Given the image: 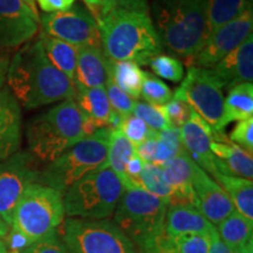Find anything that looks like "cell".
<instances>
[{
  "label": "cell",
  "mask_w": 253,
  "mask_h": 253,
  "mask_svg": "<svg viewBox=\"0 0 253 253\" xmlns=\"http://www.w3.org/2000/svg\"><path fill=\"white\" fill-rule=\"evenodd\" d=\"M101 46L114 61L145 66L163 53V46L150 13L116 7L99 23Z\"/></svg>",
  "instance_id": "obj_2"
},
{
  "label": "cell",
  "mask_w": 253,
  "mask_h": 253,
  "mask_svg": "<svg viewBox=\"0 0 253 253\" xmlns=\"http://www.w3.org/2000/svg\"><path fill=\"white\" fill-rule=\"evenodd\" d=\"M0 253H8L7 249H6V246H5L4 240L2 239H0Z\"/></svg>",
  "instance_id": "obj_52"
},
{
  "label": "cell",
  "mask_w": 253,
  "mask_h": 253,
  "mask_svg": "<svg viewBox=\"0 0 253 253\" xmlns=\"http://www.w3.org/2000/svg\"><path fill=\"white\" fill-rule=\"evenodd\" d=\"M84 114L74 99L65 100L39 114L27 125L28 153L41 162H52L82 138Z\"/></svg>",
  "instance_id": "obj_4"
},
{
  "label": "cell",
  "mask_w": 253,
  "mask_h": 253,
  "mask_svg": "<svg viewBox=\"0 0 253 253\" xmlns=\"http://www.w3.org/2000/svg\"><path fill=\"white\" fill-rule=\"evenodd\" d=\"M233 253H253V243H250L249 245H246L245 248H243L239 251H236Z\"/></svg>",
  "instance_id": "obj_51"
},
{
  "label": "cell",
  "mask_w": 253,
  "mask_h": 253,
  "mask_svg": "<svg viewBox=\"0 0 253 253\" xmlns=\"http://www.w3.org/2000/svg\"><path fill=\"white\" fill-rule=\"evenodd\" d=\"M141 97L144 102L155 104V106H163L173 99L171 88L167 84L155 77L151 73H144V80L141 89Z\"/></svg>",
  "instance_id": "obj_35"
},
{
  "label": "cell",
  "mask_w": 253,
  "mask_h": 253,
  "mask_svg": "<svg viewBox=\"0 0 253 253\" xmlns=\"http://www.w3.org/2000/svg\"><path fill=\"white\" fill-rule=\"evenodd\" d=\"M120 130L130 141V143L134 147H137L138 144H141L142 142H144L147 138H149L151 135L156 132L145 125L141 119L132 115V114L122 120Z\"/></svg>",
  "instance_id": "obj_38"
},
{
  "label": "cell",
  "mask_w": 253,
  "mask_h": 253,
  "mask_svg": "<svg viewBox=\"0 0 253 253\" xmlns=\"http://www.w3.org/2000/svg\"><path fill=\"white\" fill-rule=\"evenodd\" d=\"M9 227H11V226H9L5 220L2 219L1 217H0V239H4L5 238L6 235H7V233H8Z\"/></svg>",
  "instance_id": "obj_50"
},
{
  "label": "cell",
  "mask_w": 253,
  "mask_h": 253,
  "mask_svg": "<svg viewBox=\"0 0 253 253\" xmlns=\"http://www.w3.org/2000/svg\"><path fill=\"white\" fill-rule=\"evenodd\" d=\"M135 154V147L123 135V132L120 129L110 130L108 143V167L121 179L126 189L128 186L126 177V166Z\"/></svg>",
  "instance_id": "obj_31"
},
{
  "label": "cell",
  "mask_w": 253,
  "mask_h": 253,
  "mask_svg": "<svg viewBox=\"0 0 253 253\" xmlns=\"http://www.w3.org/2000/svg\"><path fill=\"white\" fill-rule=\"evenodd\" d=\"M39 39L42 43L45 54L54 67L66 77L74 81L77 69L78 47L65 42V41L49 37L41 32Z\"/></svg>",
  "instance_id": "obj_27"
},
{
  "label": "cell",
  "mask_w": 253,
  "mask_h": 253,
  "mask_svg": "<svg viewBox=\"0 0 253 253\" xmlns=\"http://www.w3.org/2000/svg\"><path fill=\"white\" fill-rule=\"evenodd\" d=\"M37 2L46 13L66 11L74 5V0H37Z\"/></svg>",
  "instance_id": "obj_44"
},
{
  "label": "cell",
  "mask_w": 253,
  "mask_h": 253,
  "mask_svg": "<svg viewBox=\"0 0 253 253\" xmlns=\"http://www.w3.org/2000/svg\"><path fill=\"white\" fill-rule=\"evenodd\" d=\"M166 199L143 189H126L114 212V223L142 253H147L164 233Z\"/></svg>",
  "instance_id": "obj_5"
},
{
  "label": "cell",
  "mask_w": 253,
  "mask_h": 253,
  "mask_svg": "<svg viewBox=\"0 0 253 253\" xmlns=\"http://www.w3.org/2000/svg\"><path fill=\"white\" fill-rule=\"evenodd\" d=\"M21 107L11 91L0 89V162L17 154L21 145Z\"/></svg>",
  "instance_id": "obj_18"
},
{
  "label": "cell",
  "mask_w": 253,
  "mask_h": 253,
  "mask_svg": "<svg viewBox=\"0 0 253 253\" xmlns=\"http://www.w3.org/2000/svg\"><path fill=\"white\" fill-rule=\"evenodd\" d=\"M125 190L121 179L109 167L96 170L65 192V214L68 218L107 219L115 212Z\"/></svg>",
  "instance_id": "obj_7"
},
{
  "label": "cell",
  "mask_w": 253,
  "mask_h": 253,
  "mask_svg": "<svg viewBox=\"0 0 253 253\" xmlns=\"http://www.w3.org/2000/svg\"><path fill=\"white\" fill-rule=\"evenodd\" d=\"M179 132L183 148L191 160L209 175L212 177L216 175V157L211 151V142H227V140L218 135L194 110L190 113L188 121L179 128Z\"/></svg>",
  "instance_id": "obj_15"
},
{
  "label": "cell",
  "mask_w": 253,
  "mask_h": 253,
  "mask_svg": "<svg viewBox=\"0 0 253 253\" xmlns=\"http://www.w3.org/2000/svg\"><path fill=\"white\" fill-rule=\"evenodd\" d=\"M63 218V196L49 186L33 183L19 199L11 227L34 243L56 235Z\"/></svg>",
  "instance_id": "obj_8"
},
{
  "label": "cell",
  "mask_w": 253,
  "mask_h": 253,
  "mask_svg": "<svg viewBox=\"0 0 253 253\" xmlns=\"http://www.w3.org/2000/svg\"><path fill=\"white\" fill-rule=\"evenodd\" d=\"M42 33L78 47L101 46L96 19L86 6L75 4L66 11L46 13L40 18Z\"/></svg>",
  "instance_id": "obj_11"
},
{
  "label": "cell",
  "mask_w": 253,
  "mask_h": 253,
  "mask_svg": "<svg viewBox=\"0 0 253 253\" xmlns=\"http://www.w3.org/2000/svg\"><path fill=\"white\" fill-rule=\"evenodd\" d=\"M216 230L221 242L232 252L253 243V220L245 218L237 210L218 224Z\"/></svg>",
  "instance_id": "obj_26"
},
{
  "label": "cell",
  "mask_w": 253,
  "mask_h": 253,
  "mask_svg": "<svg viewBox=\"0 0 253 253\" xmlns=\"http://www.w3.org/2000/svg\"><path fill=\"white\" fill-rule=\"evenodd\" d=\"M74 1H75V0H74Z\"/></svg>",
  "instance_id": "obj_54"
},
{
  "label": "cell",
  "mask_w": 253,
  "mask_h": 253,
  "mask_svg": "<svg viewBox=\"0 0 253 253\" xmlns=\"http://www.w3.org/2000/svg\"><path fill=\"white\" fill-rule=\"evenodd\" d=\"M118 0H100V19L99 23L102 18L108 15L110 12L116 8Z\"/></svg>",
  "instance_id": "obj_48"
},
{
  "label": "cell",
  "mask_w": 253,
  "mask_h": 253,
  "mask_svg": "<svg viewBox=\"0 0 253 253\" xmlns=\"http://www.w3.org/2000/svg\"><path fill=\"white\" fill-rule=\"evenodd\" d=\"M175 99L188 104L218 134L225 97L223 86L210 69L188 67L181 86L176 89Z\"/></svg>",
  "instance_id": "obj_10"
},
{
  "label": "cell",
  "mask_w": 253,
  "mask_h": 253,
  "mask_svg": "<svg viewBox=\"0 0 253 253\" xmlns=\"http://www.w3.org/2000/svg\"><path fill=\"white\" fill-rule=\"evenodd\" d=\"M163 109L166 112V115L168 120H169L170 125L175 128H181L184 123L188 121L190 113H191V108L188 104L183 102L181 100H177L173 97L169 102L163 104Z\"/></svg>",
  "instance_id": "obj_40"
},
{
  "label": "cell",
  "mask_w": 253,
  "mask_h": 253,
  "mask_svg": "<svg viewBox=\"0 0 253 253\" xmlns=\"http://www.w3.org/2000/svg\"><path fill=\"white\" fill-rule=\"evenodd\" d=\"M210 236H169L164 232L147 253H209Z\"/></svg>",
  "instance_id": "obj_29"
},
{
  "label": "cell",
  "mask_w": 253,
  "mask_h": 253,
  "mask_svg": "<svg viewBox=\"0 0 253 253\" xmlns=\"http://www.w3.org/2000/svg\"><path fill=\"white\" fill-rule=\"evenodd\" d=\"M104 89H106L107 96H108L110 107H112L113 112H115L118 115L121 116L122 119L131 115L132 110H134L136 100L131 99L128 94L125 93V91L112 80L109 74L108 78H107Z\"/></svg>",
  "instance_id": "obj_37"
},
{
  "label": "cell",
  "mask_w": 253,
  "mask_h": 253,
  "mask_svg": "<svg viewBox=\"0 0 253 253\" xmlns=\"http://www.w3.org/2000/svg\"><path fill=\"white\" fill-rule=\"evenodd\" d=\"M196 163L186 151L177 155L162 168L164 178L171 190L169 205H192L196 208L191 181Z\"/></svg>",
  "instance_id": "obj_19"
},
{
  "label": "cell",
  "mask_w": 253,
  "mask_h": 253,
  "mask_svg": "<svg viewBox=\"0 0 253 253\" xmlns=\"http://www.w3.org/2000/svg\"><path fill=\"white\" fill-rule=\"evenodd\" d=\"M253 8L250 7L239 17L224 24L208 38L202 48L191 58L185 60L188 67L210 69L229 53L244 42L252 34Z\"/></svg>",
  "instance_id": "obj_13"
},
{
  "label": "cell",
  "mask_w": 253,
  "mask_h": 253,
  "mask_svg": "<svg viewBox=\"0 0 253 253\" xmlns=\"http://www.w3.org/2000/svg\"><path fill=\"white\" fill-rule=\"evenodd\" d=\"M6 84L20 107L27 109L75 99L77 95L74 81L50 63L40 39L28 41L15 53Z\"/></svg>",
  "instance_id": "obj_1"
},
{
  "label": "cell",
  "mask_w": 253,
  "mask_h": 253,
  "mask_svg": "<svg viewBox=\"0 0 253 253\" xmlns=\"http://www.w3.org/2000/svg\"><path fill=\"white\" fill-rule=\"evenodd\" d=\"M8 65H9L8 55L0 50V89L4 88V84L6 82V75H7Z\"/></svg>",
  "instance_id": "obj_47"
},
{
  "label": "cell",
  "mask_w": 253,
  "mask_h": 253,
  "mask_svg": "<svg viewBox=\"0 0 253 253\" xmlns=\"http://www.w3.org/2000/svg\"><path fill=\"white\" fill-rule=\"evenodd\" d=\"M40 171L36 158L28 151H20L0 162V217L11 226L14 209L24 191L39 182Z\"/></svg>",
  "instance_id": "obj_12"
},
{
  "label": "cell",
  "mask_w": 253,
  "mask_h": 253,
  "mask_svg": "<svg viewBox=\"0 0 253 253\" xmlns=\"http://www.w3.org/2000/svg\"><path fill=\"white\" fill-rule=\"evenodd\" d=\"M148 66L155 75L173 84L181 82L185 75L184 66L181 60L169 54L161 53L151 59Z\"/></svg>",
  "instance_id": "obj_34"
},
{
  "label": "cell",
  "mask_w": 253,
  "mask_h": 253,
  "mask_svg": "<svg viewBox=\"0 0 253 253\" xmlns=\"http://www.w3.org/2000/svg\"><path fill=\"white\" fill-rule=\"evenodd\" d=\"M151 20L173 55L188 60L208 39V0H151Z\"/></svg>",
  "instance_id": "obj_3"
},
{
  "label": "cell",
  "mask_w": 253,
  "mask_h": 253,
  "mask_svg": "<svg viewBox=\"0 0 253 253\" xmlns=\"http://www.w3.org/2000/svg\"><path fill=\"white\" fill-rule=\"evenodd\" d=\"M86 4V7L89 9V12L93 14V17L96 19L97 24H99L100 19V0H84Z\"/></svg>",
  "instance_id": "obj_49"
},
{
  "label": "cell",
  "mask_w": 253,
  "mask_h": 253,
  "mask_svg": "<svg viewBox=\"0 0 253 253\" xmlns=\"http://www.w3.org/2000/svg\"><path fill=\"white\" fill-rule=\"evenodd\" d=\"M209 253H233L227 246L221 242V239L218 236L217 230H214L210 236V249Z\"/></svg>",
  "instance_id": "obj_46"
},
{
  "label": "cell",
  "mask_w": 253,
  "mask_h": 253,
  "mask_svg": "<svg viewBox=\"0 0 253 253\" xmlns=\"http://www.w3.org/2000/svg\"><path fill=\"white\" fill-rule=\"evenodd\" d=\"M216 226L192 205H168L164 232L169 236H210Z\"/></svg>",
  "instance_id": "obj_20"
},
{
  "label": "cell",
  "mask_w": 253,
  "mask_h": 253,
  "mask_svg": "<svg viewBox=\"0 0 253 253\" xmlns=\"http://www.w3.org/2000/svg\"><path fill=\"white\" fill-rule=\"evenodd\" d=\"M23 253H71L56 235L32 243Z\"/></svg>",
  "instance_id": "obj_41"
},
{
  "label": "cell",
  "mask_w": 253,
  "mask_h": 253,
  "mask_svg": "<svg viewBox=\"0 0 253 253\" xmlns=\"http://www.w3.org/2000/svg\"><path fill=\"white\" fill-rule=\"evenodd\" d=\"M108 78L107 56L102 46L78 48L74 84L84 88H103Z\"/></svg>",
  "instance_id": "obj_21"
},
{
  "label": "cell",
  "mask_w": 253,
  "mask_h": 253,
  "mask_svg": "<svg viewBox=\"0 0 253 253\" xmlns=\"http://www.w3.org/2000/svg\"><path fill=\"white\" fill-rule=\"evenodd\" d=\"M213 179L229 196L233 207L245 218L253 220V182L243 177L216 173Z\"/></svg>",
  "instance_id": "obj_25"
},
{
  "label": "cell",
  "mask_w": 253,
  "mask_h": 253,
  "mask_svg": "<svg viewBox=\"0 0 253 253\" xmlns=\"http://www.w3.org/2000/svg\"><path fill=\"white\" fill-rule=\"evenodd\" d=\"M157 142L158 131L151 135L150 137L147 138L144 142H142L141 144H138L137 147H135L136 155H137L144 163H154L155 155H156L157 150Z\"/></svg>",
  "instance_id": "obj_43"
},
{
  "label": "cell",
  "mask_w": 253,
  "mask_h": 253,
  "mask_svg": "<svg viewBox=\"0 0 253 253\" xmlns=\"http://www.w3.org/2000/svg\"><path fill=\"white\" fill-rule=\"evenodd\" d=\"M107 66L112 80L131 99H140L145 73L140 66L132 61H114L109 58H107Z\"/></svg>",
  "instance_id": "obj_28"
},
{
  "label": "cell",
  "mask_w": 253,
  "mask_h": 253,
  "mask_svg": "<svg viewBox=\"0 0 253 253\" xmlns=\"http://www.w3.org/2000/svg\"><path fill=\"white\" fill-rule=\"evenodd\" d=\"M183 151L185 150L183 148L181 132H179L178 128L171 126V128L158 131L157 150L153 164L158 167H163L167 162L175 158L177 155L182 154Z\"/></svg>",
  "instance_id": "obj_32"
},
{
  "label": "cell",
  "mask_w": 253,
  "mask_h": 253,
  "mask_svg": "<svg viewBox=\"0 0 253 253\" xmlns=\"http://www.w3.org/2000/svg\"><path fill=\"white\" fill-rule=\"evenodd\" d=\"M63 244L71 253H138L131 240L108 219L67 218Z\"/></svg>",
  "instance_id": "obj_9"
},
{
  "label": "cell",
  "mask_w": 253,
  "mask_h": 253,
  "mask_svg": "<svg viewBox=\"0 0 253 253\" xmlns=\"http://www.w3.org/2000/svg\"><path fill=\"white\" fill-rule=\"evenodd\" d=\"M210 71L218 79L224 90L253 80V36L221 59Z\"/></svg>",
  "instance_id": "obj_17"
},
{
  "label": "cell",
  "mask_w": 253,
  "mask_h": 253,
  "mask_svg": "<svg viewBox=\"0 0 253 253\" xmlns=\"http://www.w3.org/2000/svg\"><path fill=\"white\" fill-rule=\"evenodd\" d=\"M250 7L252 0H208V38Z\"/></svg>",
  "instance_id": "obj_30"
},
{
  "label": "cell",
  "mask_w": 253,
  "mask_h": 253,
  "mask_svg": "<svg viewBox=\"0 0 253 253\" xmlns=\"http://www.w3.org/2000/svg\"><path fill=\"white\" fill-rule=\"evenodd\" d=\"M132 115L141 119L145 125L155 131H162L164 129L171 128V125H170L162 106H155V104L136 100Z\"/></svg>",
  "instance_id": "obj_36"
},
{
  "label": "cell",
  "mask_w": 253,
  "mask_h": 253,
  "mask_svg": "<svg viewBox=\"0 0 253 253\" xmlns=\"http://www.w3.org/2000/svg\"><path fill=\"white\" fill-rule=\"evenodd\" d=\"M211 151L216 157L217 173L253 178V158L238 145L227 142H211ZM214 177V176H213ZM212 177V178H213Z\"/></svg>",
  "instance_id": "obj_22"
},
{
  "label": "cell",
  "mask_w": 253,
  "mask_h": 253,
  "mask_svg": "<svg viewBox=\"0 0 253 253\" xmlns=\"http://www.w3.org/2000/svg\"><path fill=\"white\" fill-rule=\"evenodd\" d=\"M25 1H26L28 5H31L32 7H34V8H36V6H34V0H25Z\"/></svg>",
  "instance_id": "obj_53"
},
{
  "label": "cell",
  "mask_w": 253,
  "mask_h": 253,
  "mask_svg": "<svg viewBox=\"0 0 253 253\" xmlns=\"http://www.w3.org/2000/svg\"><path fill=\"white\" fill-rule=\"evenodd\" d=\"M5 246L8 253H23L32 243L19 231L9 227L8 233L4 239Z\"/></svg>",
  "instance_id": "obj_42"
},
{
  "label": "cell",
  "mask_w": 253,
  "mask_h": 253,
  "mask_svg": "<svg viewBox=\"0 0 253 253\" xmlns=\"http://www.w3.org/2000/svg\"><path fill=\"white\" fill-rule=\"evenodd\" d=\"M77 95L74 101L84 118L90 120L97 129L108 128L114 112L110 107L106 89L103 88H84L75 86Z\"/></svg>",
  "instance_id": "obj_23"
},
{
  "label": "cell",
  "mask_w": 253,
  "mask_h": 253,
  "mask_svg": "<svg viewBox=\"0 0 253 253\" xmlns=\"http://www.w3.org/2000/svg\"><path fill=\"white\" fill-rule=\"evenodd\" d=\"M40 18L25 0H0V50L23 46L37 36Z\"/></svg>",
  "instance_id": "obj_14"
},
{
  "label": "cell",
  "mask_w": 253,
  "mask_h": 253,
  "mask_svg": "<svg viewBox=\"0 0 253 253\" xmlns=\"http://www.w3.org/2000/svg\"><path fill=\"white\" fill-rule=\"evenodd\" d=\"M191 186L196 209L214 226L236 210L221 186L197 164L195 166Z\"/></svg>",
  "instance_id": "obj_16"
},
{
  "label": "cell",
  "mask_w": 253,
  "mask_h": 253,
  "mask_svg": "<svg viewBox=\"0 0 253 253\" xmlns=\"http://www.w3.org/2000/svg\"><path fill=\"white\" fill-rule=\"evenodd\" d=\"M140 188L157 197L166 199L169 205L171 190L164 178L162 168L153 163H144L140 173Z\"/></svg>",
  "instance_id": "obj_33"
},
{
  "label": "cell",
  "mask_w": 253,
  "mask_h": 253,
  "mask_svg": "<svg viewBox=\"0 0 253 253\" xmlns=\"http://www.w3.org/2000/svg\"><path fill=\"white\" fill-rule=\"evenodd\" d=\"M116 7L149 13V4L148 0H118Z\"/></svg>",
  "instance_id": "obj_45"
},
{
  "label": "cell",
  "mask_w": 253,
  "mask_h": 253,
  "mask_svg": "<svg viewBox=\"0 0 253 253\" xmlns=\"http://www.w3.org/2000/svg\"><path fill=\"white\" fill-rule=\"evenodd\" d=\"M253 118V84L245 82L229 90L224 99L223 114L218 126V134L224 135V129L230 123Z\"/></svg>",
  "instance_id": "obj_24"
},
{
  "label": "cell",
  "mask_w": 253,
  "mask_h": 253,
  "mask_svg": "<svg viewBox=\"0 0 253 253\" xmlns=\"http://www.w3.org/2000/svg\"><path fill=\"white\" fill-rule=\"evenodd\" d=\"M110 130L99 129L69 148L40 171L39 182L62 196L78 181L90 172L108 167Z\"/></svg>",
  "instance_id": "obj_6"
},
{
  "label": "cell",
  "mask_w": 253,
  "mask_h": 253,
  "mask_svg": "<svg viewBox=\"0 0 253 253\" xmlns=\"http://www.w3.org/2000/svg\"><path fill=\"white\" fill-rule=\"evenodd\" d=\"M231 143L238 145L246 153H253V118L237 122L229 135Z\"/></svg>",
  "instance_id": "obj_39"
}]
</instances>
